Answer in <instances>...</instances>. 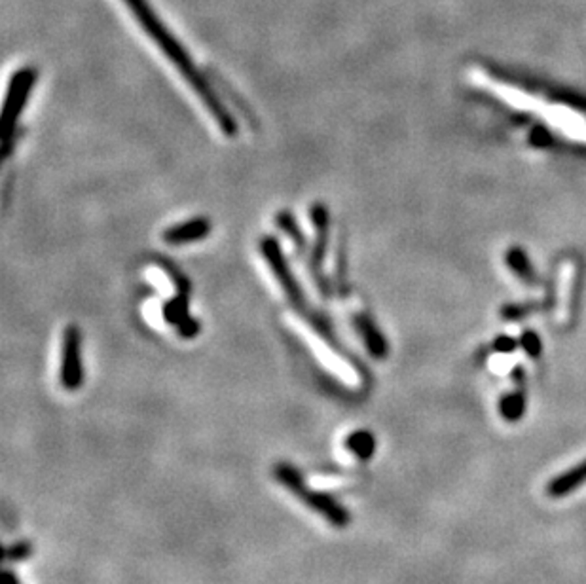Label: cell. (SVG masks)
Masks as SVG:
<instances>
[{
    "instance_id": "6da1fadb",
    "label": "cell",
    "mask_w": 586,
    "mask_h": 584,
    "mask_svg": "<svg viewBox=\"0 0 586 584\" xmlns=\"http://www.w3.org/2000/svg\"><path fill=\"white\" fill-rule=\"evenodd\" d=\"M125 4L133 12L135 20L139 25L145 29L147 35L157 44V47L166 54V57L175 64V69L181 73V76L186 80L188 86L194 90V93L200 97L203 107L208 108L211 118L220 127V132L228 137L237 135V122L232 116V112L226 108V105L220 101V97L213 90V86L208 82V78L201 74V71L196 67V63L186 54L184 47L177 42V39L171 35L169 29L164 27L160 18L154 13V10L149 6L147 0H125Z\"/></svg>"
},
{
    "instance_id": "7a4b0ae2",
    "label": "cell",
    "mask_w": 586,
    "mask_h": 584,
    "mask_svg": "<svg viewBox=\"0 0 586 584\" xmlns=\"http://www.w3.org/2000/svg\"><path fill=\"white\" fill-rule=\"evenodd\" d=\"M471 78L479 88L489 91V95L497 97L505 105L539 116L554 132H558L575 142L586 144V120L582 118L581 112L573 110V105H567L564 101H552L548 97L545 99L543 95L520 88L518 84H513L509 80L488 73L486 69L472 71Z\"/></svg>"
},
{
    "instance_id": "3957f363",
    "label": "cell",
    "mask_w": 586,
    "mask_h": 584,
    "mask_svg": "<svg viewBox=\"0 0 586 584\" xmlns=\"http://www.w3.org/2000/svg\"><path fill=\"white\" fill-rule=\"evenodd\" d=\"M260 253L264 256L266 264L270 266L272 273L276 275V279H277L279 287L283 288L285 296H287V300L291 302L293 310L300 317H302L317 334L323 338V342L330 349H335V353L340 356V359H344L345 363H350L353 368H357V363L352 359L350 353H345L344 346L338 342L336 332L332 331V324H330L328 317L323 315L321 312L311 310V304L308 302L302 288H300V285H298V281L294 278L293 270L289 268L287 261H285V254H283V251L279 247V241L276 237H264L260 241Z\"/></svg>"
},
{
    "instance_id": "277c9868",
    "label": "cell",
    "mask_w": 586,
    "mask_h": 584,
    "mask_svg": "<svg viewBox=\"0 0 586 584\" xmlns=\"http://www.w3.org/2000/svg\"><path fill=\"white\" fill-rule=\"evenodd\" d=\"M38 80V73L33 67H23L15 73L10 80V86L4 97V107H3V118H0V139H3V159H6L12 152L15 129H18V122L23 115V108L29 101L30 91L35 90V84Z\"/></svg>"
},
{
    "instance_id": "5b68a950",
    "label": "cell",
    "mask_w": 586,
    "mask_h": 584,
    "mask_svg": "<svg viewBox=\"0 0 586 584\" xmlns=\"http://www.w3.org/2000/svg\"><path fill=\"white\" fill-rule=\"evenodd\" d=\"M164 268L171 275L173 283H175L177 295L173 296L169 302H166L162 315H164L166 322L173 324V327H177L181 338L190 339V338H194L200 332V322L192 315H190V310H188L190 283H188V279L184 278V275H181L173 266L164 264Z\"/></svg>"
},
{
    "instance_id": "8992f818",
    "label": "cell",
    "mask_w": 586,
    "mask_h": 584,
    "mask_svg": "<svg viewBox=\"0 0 586 584\" xmlns=\"http://www.w3.org/2000/svg\"><path fill=\"white\" fill-rule=\"evenodd\" d=\"M311 222L315 228V243L310 254L308 270L315 287L319 288L323 298L332 296V288L323 275V261L327 254V241H328V209L323 203H315L311 207Z\"/></svg>"
},
{
    "instance_id": "52a82bcc",
    "label": "cell",
    "mask_w": 586,
    "mask_h": 584,
    "mask_svg": "<svg viewBox=\"0 0 586 584\" xmlns=\"http://www.w3.org/2000/svg\"><path fill=\"white\" fill-rule=\"evenodd\" d=\"M59 380L63 389H67V391H76V389L82 387L84 382L82 334L76 324H69L65 332H63Z\"/></svg>"
},
{
    "instance_id": "ba28073f",
    "label": "cell",
    "mask_w": 586,
    "mask_h": 584,
    "mask_svg": "<svg viewBox=\"0 0 586 584\" xmlns=\"http://www.w3.org/2000/svg\"><path fill=\"white\" fill-rule=\"evenodd\" d=\"M577 278H579V264L575 261H564L558 270L556 310H554V319H556V324H560V327H565L573 317Z\"/></svg>"
},
{
    "instance_id": "9c48e42d",
    "label": "cell",
    "mask_w": 586,
    "mask_h": 584,
    "mask_svg": "<svg viewBox=\"0 0 586 584\" xmlns=\"http://www.w3.org/2000/svg\"><path fill=\"white\" fill-rule=\"evenodd\" d=\"M279 480H281L285 485H287V488H291V490H293L300 499L306 501V505H310L315 512L323 514L330 524H335V526H344V524H347V514H345V511L340 509V507H336L335 502H332L330 499H327V497H323V495H319V494H313V495H311L310 492H306V490L302 488V485H300V484L296 482L294 470H291V468H287V467H285V468H279Z\"/></svg>"
},
{
    "instance_id": "30bf717a",
    "label": "cell",
    "mask_w": 586,
    "mask_h": 584,
    "mask_svg": "<svg viewBox=\"0 0 586 584\" xmlns=\"http://www.w3.org/2000/svg\"><path fill=\"white\" fill-rule=\"evenodd\" d=\"M209 234H211L209 219L196 217V219H190V220L171 226V228H167L162 234V239L167 243V245L181 247V245H188V243L201 241Z\"/></svg>"
},
{
    "instance_id": "8fae6325",
    "label": "cell",
    "mask_w": 586,
    "mask_h": 584,
    "mask_svg": "<svg viewBox=\"0 0 586 584\" xmlns=\"http://www.w3.org/2000/svg\"><path fill=\"white\" fill-rule=\"evenodd\" d=\"M353 327L359 332V336L362 338L364 346H367L369 353L374 356V359H386L387 342H386L382 331H379L376 327V322L370 319V315H367V313L353 315Z\"/></svg>"
},
{
    "instance_id": "7c38bea8",
    "label": "cell",
    "mask_w": 586,
    "mask_h": 584,
    "mask_svg": "<svg viewBox=\"0 0 586 584\" xmlns=\"http://www.w3.org/2000/svg\"><path fill=\"white\" fill-rule=\"evenodd\" d=\"M584 482H586V459L565 470V473L560 475L558 478H554L548 485V494L552 497H564L579 490Z\"/></svg>"
},
{
    "instance_id": "4fadbf2b",
    "label": "cell",
    "mask_w": 586,
    "mask_h": 584,
    "mask_svg": "<svg viewBox=\"0 0 586 584\" xmlns=\"http://www.w3.org/2000/svg\"><path fill=\"white\" fill-rule=\"evenodd\" d=\"M345 448L350 453H353V456H357L359 459H364V458H369L370 456V451L374 448V441H372V436L369 433H353L352 436H347V441H345Z\"/></svg>"
},
{
    "instance_id": "5bb4252c",
    "label": "cell",
    "mask_w": 586,
    "mask_h": 584,
    "mask_svg": "<svg viewBox=\"0 0 586 584\" xmlns=\"http://www.w3.org/2000/svg\"><path fill=\"white\" fill-rule=\"evenodd\" d=\"M350 484V478L345 477H327V475H319V477H311L310 478V488L313 490H338L344 488V485Z\"/></svg>"
}]
</instances>
